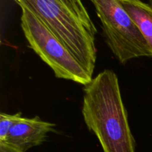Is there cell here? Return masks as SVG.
Returning a JSON list of instances; mask_svg holds the SVG:
<instances>
[{
    "label": "cell",
    "mask_w": 152,
    "mask_h": 152,
    "mask_svg": "<svg viewBox=\"0 0 152 152\" xmlns=\"http://www.w3.org/2000/svg\"><path fill=\"white\" fill-rule=\"evenodd\" d=\"M149 1V4L152 7V0H148Z\"/></svg>",
    "instance_id": "cell-9"
},
{
    "label": "cell",
    "mask_w": 152,
    "mask_h": 152,
    "mask_svg": "<svg viewBox=\"0 0 152 152\" xmlns=\"http://www.w3.org/2000/svg\"><path fill=\"white\" fill-rule=\"evenodd\" d=\"M82 114L104 152H135L134 138L114 71L104 70L85 86Z\"/></svg>",
    "instance_id": "cell-1"
},
{
    "label": "cell",
    "mask_w": 152,
    "mask_h": 152,
    "mask_svg": "<svg viewBox=\"0 0 152 152\" xmlns=\"http://www.w3.org/2000/svg\"><path fill=\"white\" fill-rule=\"evenodd\" d=\"M101 21L105 42L121 64L151 56L142 33L119 0H90Z\"/></svg>",
    "instance_id": "cell-4"
},
{
    "label": "cell",
    "mask_w": 152,
    "mask_h": 152,
    "mask_svg": "<svg viewBox=\"0 0 152 152\" xmlns=\"http://www.w3.org/2000/svg\"><path fill=\"white\" fill-rule=\"evenodd\" d=\"M22 118V113L7 114L1 112L0 114V142H4L10 129L18 121Z\"/></svg>",
    "instance_id": "cell-7"
},
{
    "label": "cell",
    "mask_w": 152,
    "mask_h": 152,
    "mask_svg": "<svg viewBox=\"0 0 152 152\" xmlns=\"http://www.w3.org/2000/svg\"><path fill=\"white\" fill-rule=\"evenodd\" d=\"M145 38L152 56V7L141 0H119Z\"/></svg>",
    "instance_id": "cell-6"
},
{
    "label": "cell",
    "mask_w": 152,
    "mask_h": 152,
    "mask_svg": "<svg viewBox=\"0 0 152 152\" xmlns=\"http://www.w3.org/2000/svg\"><path fill=\"white\" fill-rule=\"evenodd\" d=\"M21 9V28L30 48L51 68L55 77L88 84L93 78L71 50L31 11Z\"/></svg>",
    "instance_id": "cell-3"
},
{
    "label": "cell",
    "mask_w": 152,
    "mask_h": 152,
    "mask_svg": "<svg viewBox=\"0 0 152 152\" xmlns=\"http://www.w3.org/2000/svg\"><path fill=\"white\" fill-rule=\"evenodd\" d=\"M0 152H23L13 145L4 142H0Z\"/></svg>",
    "instance_id": "cell-8"
},
{
    "label": "cell",
    "mask_w": 152,
    "mask_h": 152,
    "mask_svg": "<svg viewBox=\"0 0 152 152\" xmlns=\"http://www.w3.org/2000/svg\"><path fill=\"white\" fill-rule=\"evenodd\" d=\"M37 16L93 77L96 26L82 0H14Z\"/></svg>",
    "instance_id": "cell-2"
},
{
    "label": "cell",
    "mask_w": 152,
    "mask_h": 152,
    "mask_svg": "<svg viewBox=\"0 0 152 152\" xmlns=\"http://www.w3.org/2000/svg\"><path fill=\"white\" fill-rule=\"evenodd\" d=\"M55 126L54 123L43 121L38 116L22 117L10 129L4 142L25 152L45 142L48 134L55 131Z\"/></svg>",
    "instance_id": "cell-5"
}]
</instances>
